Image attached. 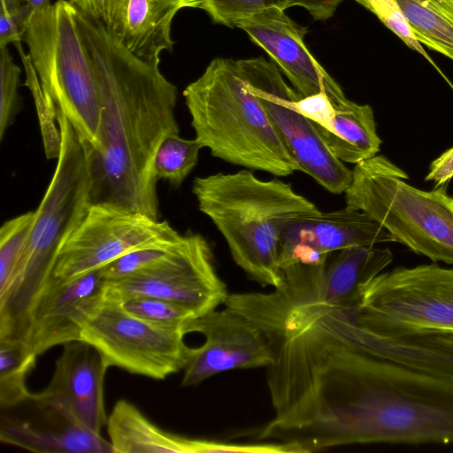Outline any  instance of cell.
<instances>
[{
	"label": "cell",
	"instance_id": "cell-35",
	"mask_svg": "<svg viewBox=\"0 0 453 453\" xmlns=\"http://www.w3.org/2000/svg\"><path fill=\"white\" fill-rule=\"evenodd\" d=\"M453 178V147L435 158L429 166L425 180H432L435 187L445 185Z\"/></svg>",
	"mask_w": 453,
	"mask_h": 453
},
{
	"label": "cell",
	"instance_id": "cell-16",
	"mask_svg": "<svg viewBox=\"0 0 453 453\" xmlns=\"http://www.w3.org/2000/svg\"><path fill=\"white\" fill-rule=\"evenodd\" d=\"M395 242L379 223L359 210L344 209L300 216L288 222L280 236L281 270L296 263L319 264L329 255L353 246Z\"/></svg>",
	"mask_w": 453,
	"mask_h": 453
},
{
	"label": "cell",
	"instance_id": "cell-15",
	"mask_svg": "<svg viewBox=\"0 0 453 453\" xmlns=\"http://www.w3.org/2000/svg\"><path fill=\"white\" fill-rule=\"evenodd\" d=\"M271 58L300 97L326 92L334 104L348 99L340 85L310 52L307 29L280 8H270L237 23Z\"/></svg>",
	"mask_w": 453,
	"mask_h": 453
},
{
	"label": "cell",
	"instance_id": "cell-27",
	"mask_svg": "<svg viewBox=\"0 0 453 453\" xmlns=\"http://www.w3.org/2000/svg\"><path fill=\"white\" fill-rule=\"evenodd\" d=\"M117 302L129 314L162 327L185 332L186 325L196 318L186 308L157 297L134 296Z\"/></svg>",
	"mask_w": 453,
	"mask_h": 453
},
{
	"label": "cell",
	"instance_id": "cell-34",
	"mask_svg": "<svg viewBox=\"0 0 453 453\" xmlns=\"http://www.w3.org/2000/svg\"><path fill=\"white\" fill-rule=\"evenodd\" d=\"M296 108L316 125L332 131L334 106L326 92L299 97L296 101Z\"/></svg>",
	"mask_w": 453,
	"mask_h": 453
},
{
	"label": "cell",
	"instance_id": "cell-30",
	"mask_svg": "<svg viewBox=\"0 0 453 453\" xmlns=\"http://www.w3.org/2000/svg\"><path fill=\"white\" fill-rule=\"evenodd\" d=\"M21 69L13 61L8 46L0 48V140L19 109L18 88Z\"/></svg>",
	"mask_w": 453,
	"mask_h": 453
},
{
	"label": "cell",
	"instance_id": "cell-31",
	"mask_svg": "<svg viewBox=\"0 0 453 453\" xmlns=\"http://www.w3.org/2000/svg\"><path fill=\"white\" fill-rule=\"evenodd\" d=\"M175 244L138 249L121 256L103 267L105 282L121 280L157 264L170 253Z\"/></svg>",
	"mask_w": 453,
	"mask_h": 453
},
{
	"label": "cell",
	"instance_id": "cell-9",
	"mask_svg": "<svg viewBox=\"0 0 453 453\" xmlns=\"http://www.w3.org/2000/svg\"><path fill=\"white\" fill-rule=\"evenodd\" d=\"M185 334L138 319L104 296L82 323L81 340L93 345L109 366L164 380L184 369L191 357Z\"/></svg>",
	"mask_w": 453,
	"mask_h": 453
},
{
	"label": "cell",
	"instance_id": "cell-36",
	"mask_svg": "<svg viewBox=\"0 0 453 453\" xmlns=\"http://www.w3.org/2000/svg\"><path fill=\"white\" fill-rule=\"evenodd\" d=\"M290 6L305 9L315 20L330 19L344 0H289Z\"/></svg>",
	"mask_w": 453,
	"mask_h": 453
},
{
	"label": "cell",
	"instance_id": "cell-18",
	"mask_svg": "<svg viewBox=\"0 0 453 453\" xmlns=\"http://www.w3.org/2000/svg\"><path fill=\"white\" fill-rule=\"evenodd\" d=\"M114 453H282L277 442L235 444L191 439L166 432L152 423L133 403L119 400L107 418Z\"/></svg>",
	"mask_w": 453,
	"mask_h": 453
},
{
	"label": "cell",
	"instance_id": "cell-26",
	"mask_svg": "<svg viewBox=\"0 0 453 453\" xmlns=\"http://www.w3.org/2000/svg\"><path fill=\"white\" fill-rule=\"evenodd\" d=\"M35 217V211H27L5 221L0 228V296L9 288L27 243Z\"/></svg>",
	"mask_w": 453,
	"mask_h": 453
},
{
	"label": "cell",
	"instance_id": "cell-13",
	"mask_svg": "<svg viewBox=\"0 0 453 453\" xmlns=\"http://www.w3.org/2000/svg\"><path fill=\"white\" fill-rule=\"evenodd\" d=\"M188 333L202 334L204 343L193 348L181 384L196 386L223 372L267 367L273 361L269 342L252 321L225 307L191 319Z\"/></svg>",
	"mask_w": 453,
	"mask_h": 453
},
{
	"label": "cell",
	"instance_id": "cell-3",
	"mask_svg": "<svg viewBox=\"0 0 453 453\" xmlns=\"http://www.w3.org/2000/svg\"><path fill=\"white\" fill-rule=\"evenodd\" d=\"M199 210L223 235L235 264L263 287L282 281L280 236L296 218L318 212L310 200L278 179L264 180L250 169L196 177Z\"/></svg>",
	"mask_w": 453,
	"mask_h": 453
},
{
	"label": "cell",
	"instance_id": "cell-20",
	"mask_svg": "<svg viewBox=\"0 0 453 453\" xmlns=\"http://www.w3.org/2000/svg\"><path fill=\"white\" fill-rule=\"evenodd\" d=\"M393 260L388 248L353 246L329 255L319 264H302L314 297L335 308H356L363 289Z\"/></svg>",
	"mask_w": 453,
	"mask_h": 453
},
{
	"label": "cell",
	"instance_id": "cell-6",
	"mask_svg": "<svg viewBox=\"0 0 453 453\" xmlns=\"http://www.w3.org/2000/svg\"><path fill=\"white\" fill-rule=\"evenodd\" d=\"M408 180L383 155L365 159L352 169L346 206L366 213L414 253L453 265V196L444 185L425 191Z\"/></svg>",
	"mask_w": 453,
	"mask_h": 453
},
{
	"label": "cell",
	"instance_id": "cell-37",
	"mask_svg": "<svg viewBox=\"0 0 453 453\" xmlns=\"http://www.w3.org/2000/svg\"><path fill=\"white\" fill-rule=\"evenodd\" d=\"M71 2L80 12L86 15L104 21L105 0H68Z\"/></svg>",
	"mask_w": 453,
	"mask_h": 453
},
{
	"label": "cell",
	"instance_id": "cell-29",
	"mask_svg": "<svg viewBox=\"0 0 453 453\" xmlns=\"http://www.w3.org/2000/svg\"><path fill=\"white\" fill-rule=\"evenodd\" d=\"M196 8L203 10L218 24L235 27L241 20L270 8L286 11L289 0H196Z\"/></svg>",
	"mask_w": 453,
	"mask_h": 453
},
{
	"label": "cell",
	"instance_id": "cell-7",
	"mask_svg": "<svg viewBox=\"0 0 453 453\" xmlns=\"http://www.w3.org/2000/svg\"><path fill=\"white\" fill-rule=\"evenodd\" d=\"M74 10L68 0H58L33 12L26 23L23 42L53 117L62 112L81 139L96 149L100 92Z\"/></svg>",
	"mask_w": 453,
	"mask_h": 453
},
{
	"label": "cell",
	"instance_id": "cell-11",
	"mask_svg": "<svg viewBox=\"0 0 453 453\" xmlns=\"http://www.w3.org/2000/svg\"><path fill=\"white\" fill-rule=\"evenodd\" d=\"M166 220L109 203H92L60 249L52 276L73 280L143 248L168 247L181 240Z\"/></svg>",
	"mask_w": 453,
	"mask_h": 453
},
{
	"label": "cell",
	"instance_id": "cell-10",
	"mask_svg": "<svg viewBox=\"0 0 453 453\" xmlns=\"http://www.w3.org/2000/svg\"><path fill=\"white\" fill-rule=\"evenodd\" d=\"M238 63L249 90L262 104L299 170L328 192L344 193L352 170L334 156L316 125L296 110V101L300 96L278 66L262 57L239 59Z\"/></svg>",
	"mask_w": 453,
	"mask_h": 453
},
{
	"label": "cell",
	"instance_id": "cell-32",
	"mask_svg": "<svg viewBox=\"0 0 453 453\" xmlns=\"http://www.w3.org/2000/svg\"><path fill=\"white\" fill-rule=\"evenodd\" d=\"M372 12L392 32H394L409 48L427 56L419 42L411 34L398 5L395 0H355Z\"/></svg>",
	"mask_w": 453,
	"mask_h": 453
},
{
	"label": "cell",
	"instance_id": "cell-1",
	"mask_svg": "<svg viewBox=\"0 0 453 453\" xmlns=\"http://www.w3.org/2000/svg\"><path fill=\"white\" fill-rule=\"evenodd\" d=\"M75 7V6H74ZM101 99L98 144L89 145L92 203H109L159 219L154 157L179 134L176 86L158 64L129 51L102 20L74 10Z\"/></svg>",
	"mask_w": 453,
	"mask_h": 453
},
{
	"label": "cell",
	"instance_id": "cell-17",
	"mask_svg": "<svg viewBox=\"0 0 453 453\" xmlns=\"http://www.w3.org/2000/svg\"><path fill=\"white\" fill-rule=\"evenodd\" d=\"M110 366L101 353L88 342L64 344L47 388L40 392L66 411L82 426L101 434L108 417L104 400V383Z\"/></svg>",
	"mask_w": 453,
	"mask_h": 453
},
{
	"label": "cell",
	"instance_id": "cell-28",
	"mask_svg": "<svg viewBox=\"0 0 453 453\" xmlns=\"http://www.w3.org/2000/svg\"><path fill=\"white\" fill-rule=\"evenodd\" d=\"M23 64L26 73L25 85L29 88L35 100L42 136L43 140L44 151L47 158H58L61 147V137L56 119L50 111L43 93L39 82L38 76L28 54L23 51L21 42L14 44Z\"/></svg>",
	"mask_w": 453,
	"mask_h": 453
},
{
	"label": "cell",
	"instance_id": "cell-39",
	"mask_svg": "<svg viewBox=\"0 0 453 453\" xmlns=\"http://www.w3.org/2000/svg\"><path fill=\"white\" fill-rule=\"evenodd\" d=\"M453 3V0H450Z\"/></svg>",
	"mask_w": 453,
	"mask_h": 453
},
{
	"label": "cell",
	"instance_id": "cell-12",
	"mask_svg": "<svg viewBox=\"0 0 453 453\" xmlns=\"http://www.w3.org/2000/svg\"><path fill=\"white\" fill-rule=\"evenodd\" d=\"M134 296L165 299L198 317L224 304L228 292L217 273L206 239L199 234H188L157 264L105 282L108 299L119 301Z\"/></svg>",
	"mask_w": 453,
	"mask_h": 453
},
{
	"label": "cell",
	"instance_id": "cell-38",
	"mask_svg": "<svg viewBox=\"0 0 453 453\" xmlns=\"http://www.w3.org/2000/svg\"><path fill=\"white\" fill-rule=\"evenodd\" d=\"M32 12L46 8L50 4V0H22Z\"/></svg>",
	"mask_w": 453,
	"mask_h": 453
},
{
	"label": "cell",
	"instance_id": "cell-14",
	"mask_svg": "<svg viewBox=\"0 0 453 453\" xmlns=\"http://www.w3.org/2000/svg\"><path fill=\"white\" fill-rule=\"evenodd\" d=\"M104 289L103 268L69 281L52 276L32 303L21 339L37 356L81 340L82 323L104 299Z\"/></svg>",
	"mask_w": 453,
	"mask_h": 453
},
{
	"label": "cell",
	"instance_id": "cell-2",
	"mask_svg": "<svg viewBox=\"0 0 453 453\" xmlns=\"http://www.w3.org/2000/svg\"><path fill=\"white\" fill-rule=\"evenodd\" d=\"M309 399L324 449L453 443V382L380 360L348 338L318 359Z\"/></svg>",
	"mask_w": 453,
	"mask_h": 453
},
{
	"label": "cell",
	"instance_id": "cell-23",
	"mask_svg": "<svg viewBox=\"0 0 453 453\" xmlns=\"http://www.w3.org/2000/svg\"><path fill=\"white\" fill-rule=\"evenodd\" d=\"M419 42L453 60V3L450 0H395Z\"/></svg>",
	"mask_w": 453,
	"mask_h": 453
},
{
	"label": "cell",
	"instance_id": "cell-8",
	"mask_svg": "<svg viewBox=\"0 0 453 453\" xmlns=\"http://www.w3.org/2000/svg\"><path fill=\"white\" fill-rule=\"evenodd\" d=\"M351 311L358 324L380 334H453V268L431 264L380 273Z\"/></svg>",
	"mask_w": 453,
	"mask_h": 453
},
{
	"label": "cell",
	"instance_id": "cell-25",
	"mask_svg": "<svg viewBox=\"0 0 453 453\" xmlns=\"http://www.w3.org/2000/svg\"><path fill=\"white\" fill-rule=\"evenodd\" d=\"M202 145L195 139H185L179 134L163 140L154 157V175L157 180H165L179 187L198 162Z\"/></svg>",
	"mask_w": 453,
	"mask_h": 453
},
{
	"label": "cell",
	"instance_id": "cell-21",
	"mask_svg": "<svg viewBox=\"0 0 453 453\" xmlns=\"http://www.w3.org/2000/svg\"><path fill=\"white\" fill-rule=\"evenodd\" d=\"M49 403L51 412L47 422L2 416L0 441L38 453H114L110 441L82 426L63 409Z\"/></svg>",
	"mask_w": 453,
	"mask_h": 453
},
{
	"label": "cell",
	"instance_id": "cell-33",
	"mask_svg": "<svg viewBox=\"0 0 453 453\" xmlns=\"http://www.w3.org/2000/svg\"><path fill=\"white\" fill-rule=\"evenodd\" d=\"M32 13L22 0H1L0 48L23 42L26 23Z\"/></svg>",
	"mask_w": 453,
	"mask_h": 453
},
{
	"label": "cell",
	"instance_id": "cell-19",
	"mask_svg": "<svg viewBox=\"0 0 453 453\" xmlns=\"http://www.w3.org/2000/svg\"><path fill=\"white\" fill-rule=\"evenodd\" d=\"M196 5V0H105L103 22L129 51L159 65L161 53L173 49L175 15Z\"/></svg>",
	"mask_w": 453,
	"mask_h": 453
},
{
	"label": "cell",
	"instance_id": "cell-4",
	"mask_svg": "<svg viewBox=\"0 0 453 453\" xmlns=\"http://www.w3.org/2000/svg\"><path fill=\"white\" fill-rule=\"evenodd\" d=\"M58 163L35 211L33 227L7 291L0 296V338H20L35 297L52 277L58 254L92 203L89 145L58 112Z\"/></svg>",
	"mask_w": 453,
	"mask_h": 453
},
{
	"label": "cell",
	"instance_id": "cell-22",
	"mask_svg": "<svg viewBox=\"0 0 453 453\" xmlns=\"http://www.w3.org/2000/svg\"><path fill=\"white\" fill-rule=\"evenodd\" d=\"M334 106L331 132L313 122L334 156L354 165L376 156L382 141L377 133L372 107L349 99Z\"/></svg>",
	"mask_w": 453,
	"mask_h": 453
},
{
	"label": "cell",
	"instance_id": "cell-24",
	"mask_svg": "<svg viewBox=\"0 0 453 453\" xmlns=\"http://www.w3.org/2000/svg\"><path fill=\"white\" fill-rule=\"evenodd\" d=\"M37 355L22 339H0V405L8 409L26 401L32 395L26 385L35 368Z\"/></svg>",
	"mask_w": 453,
	"mask_h": 453
},
{
	"label": "cell",
	"instance_id": "cell-5",
	"mask_svg": "<svg viewBox=\"0 0 453 453\" xmlns=\"http://www.w3.org/2000/svg\"><path fill=\"white\" fill-rule=\"evenodd\" d=\"M196 139L223 161L285 177L299 170L238 60L216 58L183 90Z\"/></svg>",
	"mask_w": 453,
	"mask_h": 453
}]
</instances>
